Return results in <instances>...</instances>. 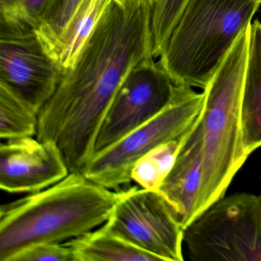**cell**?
Listing matches in <instances>:
<instances>
[{"instance_id": "5b68a950", "label": "cell", "mask_w": 261, "mask_h": 261, "mask_svg": "<svg viewBox=\"0 0 261 261\" xmlns=\"http://www.w3.org/2000/svg\"><path fill=\"white\" fill-rule=\"evenodd\" d=\"M194 261H261V195L223 197L184 229Z\"/></svg>"}, {"instance_id": "8fae6325", "label": "cell", "mask_w": 261, "mask_h": 261, "mask_svg": "<svg viewBox=\"0 0 261 261\" xmlns=\"http://www.w3.org/2000/svg\"><path fill=\"white\" fill-rule=\"evenodd\" d=\"M203 172V137L198 117L181 138L176 158L158 192L183 230L198 216Z\"/></svg>"}, {"instance_id": "52a82bcc", "label": "cell", "mask_w": 261, "mask_h": 261, "mask_svg": "<svg viewBox=\"0 0 261 261\" xmlns=\"http://www.w3.org/2000/svg\"><path fill=\"white\" fill-rule=\"evenodd\" d=\"M105 224L160 261L184 260V230L172 207L158 191L132 188L120 192Z\"/></svg>"}, {"instance_id": "9c48e42d", "label": "cell", "mask_w": 261, "mask_h": 261, "mask_svg": "<svg viewBox=\"0 0 261 261\" xmlns=\"http://www.w3.org/2000/svg\"><path fill=\"white\" fill-rule=\"evenodd\" d=\"M62 75L35 31L1 30L0 83L38 114L53 97Z\"/></svg>"}, {"instance_id": "4fadbf2b", "label": "cell", "mask_w": 261, "mask_h": 261, "mask_svg": "<svg viewBox=\"0 0 261 261\" xmlns=\"http://www.w3.org/2000/svg\"><path fill=\"white\" fill-rule=\"evenodd\" d=\"M114 0H82L61 36L47 51L62 74L77 63L97 24Z\"/></svg>"}, {"instance_id": "ac0fdd59", "label": "cell", "mask_w": 261, "mask_h": 261, "mask_svg": "<svg viewBox=\"0 0 261 261\" xmlns=\"http://www.w3.org/2000/svg\"><path fill=\"white\" fill-rule=\"evenodd\" d=\"M190 0H150L153 57L164 51L169 38Z\"/></svg>"}, {"instance_id": "5bb4252c", "label": "cell", "mask_w": 261, "mask_h": 261, "mask_svg": "<svg viewBox=\"0 0 261 261\" xmlns=\"http://www.w3.org/2000/svg\"><path fill=\"white\" fill-rule=\"evenodd\" d=\"M65 244L71 248L74 261H160L114 233L105 224Z\"/></svg>"}, {"instance_id": "6da1fadb", "label": "cell", "mask_w": 261, "mask_h": 261, "mask_svg": "<svg viewBox=\"0 0 261 261\" xmlns=\"http://www.w3.org/2000/svg\"><path fill=\"white\" fill-rule=\"evenodd\" d=\"M152 51L150 0H114L38 116L36 138L57 145L70 172H82L94 155L119 88Z\"/></svg>"}, {"instance_id": "8992f818", "label": "cell", "mask_w": 261, "mask_h": 261, "mask_svg": "<svg viewBox=\"0 0 261 261\" xmlns=\"http://www.w3.org/2000/svg\"><path fill=\"white\" fill-rule=\"evenodd\" d=\"M203 103V92L179 85L170 105L117 143L94 153L82 173L112 190L128 184L136 163L155 148L182 137L198 118Z\"/></svg>"}, {"instance_id": "e0dca14e", "label": "cell", "mask_w": 261, "mask_h": 261, "mask_svg": "<svg viewBox=\"0 0 261 261\" xmlns=\"http://www.w3.org/2000/svg\"><path fill=\"white\" fill-rule=\"evenodd\" d=\"M182 137L155 148L140 158L133 168V181L143 189L159 191L173 166Z\"/></svg>"}, {"instance_id": "2e32d148", "label": "cell", "mask_w": 261, "mask_h": 261, "mask_svg": "<svg viewBox=\"0 0 261 261\" xmlns=\"http://www.w3.org/2000/svg\"><path fill=\"white\" fill-rule=\"evenodd\" d=\"M60 0H0L1 30L36 31L48 20Z\"/></svg>"}, {"instance_id": "9a60e30c", "label": "cell", "mask_w": 261, "mask_h": 261, "mask_svg": "<svg viewBox=\"0 0 261 261\" xmlns=\"http://www.w3.org/2000/svg\"><path fill=\"white\" fill-rule=\"evenodd\" d=\"M38 116L7 85L0 83V138L9 140L36 136Z\"/></svg>"}, {"instance_id": "ffe728a7", "label": "cell", "mask_w": 261, "mask_h": 261, "mask_svg": "<svg viewBox=\"0 0 261 261\" xmlns=\"http://www.w3.org/2000/svg\"><path fill=\"white\" fill-rule=\"evenodd\" d=\"M74 261L71 248L65 243H39L25 247L9 261Z\"/></svg>"}, {"instance_id": "7a4b0ae2", "label": "cell", "mask_w": 261, "mask_h": 261, "mask_svg": "<svg viewBox=\"0 0 261 261\" xmlns=\"http://www.w3.org/2000/svg\"><path fill=\"white\" fill-rule=\"evenodd\" d=\"M120 192L70 172L53 186L1 206L0 261L25 247L63 243L100 227L109 220Z\"/></svg>"}, {"instance_id": "277c9868", "label": "cell", "mask_w": 261, "mask_h": 261, "mask_svg": "<svg viewBox=\"0 0 261 261\" xmlns=\"http://www.w3.org/2000/svg\"><path fill=\"white\" fill-rule=\"evenodd\" d=\"M261 0H190L160 64L174 83L204 89Z\"/></svg>"}, {"instance_id": "3957f363", "label": "cell", "mask_w": 261, "mask_h": 261, "mask_svg": "<svg viewBox=\"0 0 261 261\" xmlns=\"http://www.w3.org/2000/svg\"><path fill=\"white\" fill-rule=\"evenodd\" d=\"M250 33L249 25L203 89L204 103L198 116L203 137V172L197 218L224 196L249 157L243 146L241 108Z\"/></svg>"}, {"instance_id": "d6986e66", "label": "cell", "mask_w": 261, "mask_h": 261, "mask_svg": "<svg viewBox=\"0 0 261 261\" xmlns=\"http://www.w3.org/2000/svg\"><path fill=\"white\" fill-rule=\"evenodd\" d=\"M82 1L60 0L48 20L35 31L46 53L61 36Z\"/></svg>"}, {"instance_id": "30bf717a", "label": "cell", "mask_w": 261, "mask_h": 261, "mask_svg": "<svg viewBox=\"0 0 261 261\" xmlns=\"http://www.w3.org/2000/svg\"><path fill=\"white\" fill-rule=\"evenodd\" d=\"M70 173L60 149L33 137L5 140L0 146V188L12 194L34 193Z\"/></svg>"}, {"instance_id": "ba28073f", "label": "cell", "mask_w": 261, "mask_h": 261, "mask_svg": "<svg viewBox=\"0 0 261 261\" xmlns=\"http://www.w3.org/2000/svg\"><path fill=\"white\" fill-rule=\"evenodd\" d=\"M178 86L154 58L140 62L114 96L99 129L94 153L158 115L174 100Z\"/></svg>"}, {"instance_id": "7c38bea8", "label": "cell", "mask_w": 261, "mask_h": 261, "mask_svg": "<svg viewBox=\"0 0 261 261\" xmlns=\"http://www.w3.org/2000/svg\"><path fill=\"white\" fill-rule=\"evenodd\" d=\"M241 122L243 146L249 156L261 147V22L259 20L250 24Z\"/></svg>"}]
</instances>
